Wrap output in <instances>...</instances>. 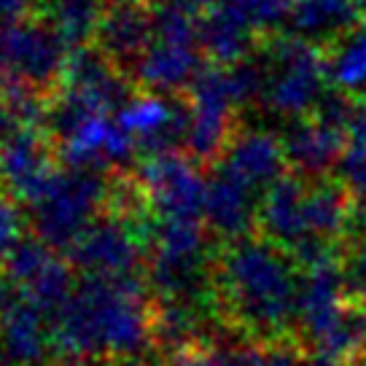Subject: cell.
Masks as SVG:
<instances>
[{"label":"cell","mask_w":366,"mask_h":366,"mask_svg":"<svg viewBox=\"0 0 366 366\" xmlns=\"http://www.w3.org/2000/svg\"><path fill=\"white\" fill-rule=\"evenodd\" d=\"M224 286L240 323L264 337H283L299 320L302 280L286 256L267 242L245 240L229 251Z\"/></svg>","instance_id":"1"},{"label":"cell","mask_w":366,"mask_h":366,"mask_svg":"<svg viewBox=\"0 0 366 366\" xmlns=\"http://www.w3.org/2000/svg\"><path fill=\"white\" fill-rule=\"evenodd\" d=\"M272 81H269V103L274 111L299 114L312 105L320 94L323 81V57L307 41H286L277 46Z\"/></svg>","instance_id":"2"},{"label":"cell","mask_w":366,"mask_h":366,"mask_svg":"<svg viewBox=\"0 0 366 366\" xmlns=\"http://www.w3.org/2000/svg\"><path fill=\"white\" fill-rule=\"evenodd\" d=\"M345 132L347 127L334 122L329 116L312 119L302 124L288 140V157L297 162L299 170L320 172L337 159H342L345 149Z\"/></svg>","instance_id":"3"},{"label":"cell","mask_w":366,"mask_h":366,"mask_svg":"<svg viewBox=\"0 0 366 366\" xmlns=\"http://www.w3.org/2000/svg\"><path fill=\"white\" fill-rule=\"evenodd\" d=\"M283 151L269 135L242 137L237 149L229 157V172L234 181L245 183L251 189L253 183H267L280 175Z\"/></svg>","instance_id":"4"},{"label":"cell","mask_w":366,"mask_h":366,"mask_svg":"<svg viewBox=\"0 0 366 366\" xmlns=\"http://www.w3.org/2000/svg\"><path fill=\"white\" fill-rule=\"evenodd\" d=\"M366 11V0H294L291 19L299 33L323 35L353 24Z\"/></svg>","instance_id":"5"},{"label":"cell","mask_w":366,"mask_h":366,"mask_svg":"<svg viewBox=\"0 0 366 366\" xmlns=\"http://www.w3.org/2000/svg\"><path fill=\"white\" fill-rule=\"evenodd\" d=\"M210 213L213 221L224 232H242L251 221V199L248 186L234 181L232 175H224L210 192Z\"/></svg>","instance_id":"6"},{"label":"cell","mask_w":366,"mask_h":366,"mask_svg":"<svg viewBox=\"0 0 366 366\" xmlns=\"http://www.w3.org/2000/svg\"><path fill=\"white\" fill-rule=\"evenodd\" d=\"M291 3L294 0H221L216 14L251 35V30L280 24V19L291 14Z\"/></svg>","instance_id":"7"},{"label":"cell","mask_w":366,"mask_h":366,"mask_svg":"<svg viewBox=\"0 0 366 366\" xmlns=\"http://www.w3.org/2000/svg\"><path fill=\"white\" fill-rule=\"evenodd\" d=\"M334 81L345 89H355L366 84V22L345 41L342 51L332 65Z\"/></svg>","instance_id":"8"},{"label":"cell","mask_w":366,"mask_h":366,"mask_svg":"<svg viewBox=\"0 0 366 366\" xmlns=\"http://www.w3.org/2000/svg\"><path fill=\"white\" fill-rule=\"evenodd\" d=\"M27 6V0H0V14H16Z\"/></svg>","instance_id":"9"},{"label":"cell","mask_w":366,"mask_h":366,"mask_svg":"<svg viewBox=\"0 0 366 366\" xmlns=\"http://www.w3.org/2000/svg\"><path fill=\"white\" fill-rule=\"evenodd\" d=\"M342 366H366V353L355 355V358H350V361H345Z\"/></svg>","instance_id":"10"}]
</instances>
